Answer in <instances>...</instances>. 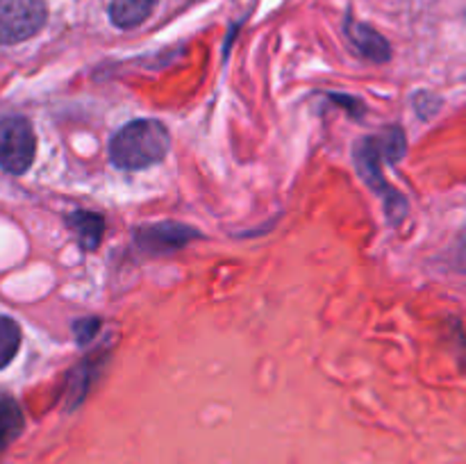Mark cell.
<instances>
[{"mask_svg": "<svg viewBox=\"0 0 466 464\" xmlns=\"http://www.w3.org/2000/svg\"><path fill=\"white\" fill-rule=\"evenodd\" d=\"M171 146V136L164 123L153 118L127 123L109 141V157L118 168L141 171L162 162Z\"/></svg>", "mask_w": 466, "mask_h": 464, "instance_id": "cell-1", "label": "cell"}, {"mask_svg": "<svg viewBox=\"0 0 466 464\" xmlns=\"http://www.w3.org/2000/svg\"><path fill=\"white\" fill-rule=\"evenodd\" d=\"M35 130L23 116L0 118V168L21 176L35 162Z\"/></svg>", "mask_w": 466, "mask_h": 464, "instance_id": "cell-2", "label": "cell"}, {"mask_svg": "<svg viewBox=\"0 0 466 464\" xmlns=\"http://www.w3.org/2000/svg\"><path fill=\"white\" fill-rule=\"evenodd\" d=\"M44 0H0V45L21 44L44 27Z\"/></svg>", "mask_w": 466, "mask_h": 464, "instance_id": "cell-3", "label": "cell"}, {"mask_svg": "<svg viewBox=\"0 0 466 464\" xmlns=\"http://www.w3.org/2000/svg\"><path fill=\"white\" fill-rule=\"evenodd\" d=\"M196 237L191 227L180 226V223H159V226L137 230V244L148 253H171V250L182 248Z\"/></svg>", "mask_w": 466, "mask_h": 464, "instance_id": "cell-4", "label": "cell"}, {"mask_svg": "<svg viewBox=\"0 0 466 464\" xmlns=\"http://www.w3.org/2000/svg\"><path fill=\"white\" fill-rule=\"evenodd\" d=\"M346 35L353 41L355 48H358L364 57L371 59V62H387V59H390V44H387L373 27L349 18V23H346Z\"/></svg>", "mask_w": 466, "mask_h": 464, "instance_id": "cell-5", "label": "cell"}, {"mask_svg": "<svg viewBox=\"0 0 466 464\" xmlns=\"http://www.w3.org/2000/svg\"><path fill=\"white\" fill-rule=\"evenodd\" d=\"M66 226L71 227L73 235L77 237L82 248L94 250L98 248L100 239L105 232V218L94 212H76L66 218Z\"/></svg>", "mask_w": 466, "mask_h": 464, "instance_id": "cell-6", "label": "cell"}, {"mask_svg": "<svg viewBox=\"0 0 466 464\" xmlns=\"http://www.w3.org/2000/svg\"><path fill=\"white\" fill-rule=\"evenodd\" d=\"M157 0H112L109 7V18L116 27H137L150 16Z\"/></svg>", "mask_w": 466, "mask_h": 464, "instance_id": "cell-7", "label": "cell"}, {"mask_svg": "<svg viewBox=\"0 0 466 464\" xmlns=\"http://www.w3.org/2000/svg\"><path fill=\"white\" fill-rule=\"evenodd\" d=\"M23 430L21 408L12 398H0V450Z\"/></svg>", "mask_w": 466, "mask_h": 464, "instance_id": "cell-8", "label": "cell"}, {"mask_svg": "<svg viewBox=\"0 0 466 464\" xmlns=\"http://www.w3.org/2000/svg\"><path fill=\"white\" fill-rule=\"evenodd\" d=\"M21 346V328L14 318L0 317V368L7 367Z\"/></svg>", "mask_w": 466, "mask_h": 464, "instance_id": "cell-9", "label": "cell"}]
</instances>
